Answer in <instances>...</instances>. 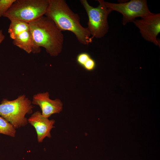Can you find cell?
Segmentation results:
<instances>
[{
  "label": "cell",
  "mask_w": 160,
  "mask_h": 160,
  "mask_svg": "<svg viewBox=\"0 0 160 160\" xmlns=\"http://www.w3.org/2000/svg\"><path fill=\"white\" fill-rule=\"evenodd\" d=\"M28 23L33 40V53L40 52L41 47L51 56H57L61 52L64 35L52 20L44 15Z\"/></svg>",
  "instance_id": "1"
},
{
  "label": "cell",
  "mask_w": 160,
  "mask_h": 160,
  "mask_svg": "<svg viewBox=\"0 0 160 160\" xmlns=\"http://www.w3.org/2000/svg\"><path fill=\"white\" fill-rule=\"evenodd\" d=\"M45 15L52 20L62 31L73 33L80 43L87 45L92 41L87 28L81 24L80 17L74 12L64 0H49V5Z\"/></svg>",
  "instance_id": "2"
},
{
  "label": "cell",
  "mask_w": 160,
  "mask_h": 160,
  "mask_svg": "<svg viewBox=\"0 0 160 160\" xmlns=\"http://www.w3.org/2000/svg\"><path fill=\"white\" fill-rule=\"evenodd\" d=\"M33 107L31 100L24 95L13 100L4 99L0 103V116L16 129L19 128L28 124L25 116L32 113Z\"/></svg>",
  "instance_id": "3"
},
{
  "label": "cell",
  "mask_w": 160,
  "mask_h": 160,
  "mask_svg": "<svg viewBox=\"0 0 160 160\" xmlns=\"http://www.w3.org/2000/svg\"><path fill=\"white\" fill-rule=\"evenodd\" d=\"M49 0H16L3 16L28 23L44 15Z\"/></svg>",
  "instance_id": "4"
},
{
  "label": "cell",
  "mask_w": 160,
  "mask_h": 160,
  "mask_svg": "<svg viewBox=\"0 0 160 160\" xmlns=\"http://www.w3.org/2000/svg\"><path fill=\"white\" fill-rule=\"evenodd\" d=\"M97 1L99 5L94 7L87 0L80 1L88 15L87 28L93 39L102 38L108 33L109 29L108 17L112 11L106 6L104 0Z\"/></svg>",
  "instance_id": "5"
},
{
  "label": "cell",
  "mask_w": 160,
  "mask_h": 160,
  "mask_svg": "<svg viewBox=\"0 0 160 160\" xmlns=\"http://www.w3.org/2000/svg\"><path fill=\"white\" fill-rule=\"evenodd\" d=\"M106 6L112 11H115L123 15L122 24L132 22L137 17H141L152 15L149 10L146 0H131L129 1L115 3L105 1Z\"/></svg>",
  "instance_id": "6"
},
{
  "label": "cell",
  "mask_w": 160,
  "mask_h": 160,
  "mask_svg": "<svg viewBox=\"0 0 160 160\" xmlns=\"http://www.w3.org/2000/svg\"><path fill=\"white\" fill-rule=\"evenodd\" d=\"M132 22L138 28L145 40L160 47V42L157 39L160 32V13H153L140 19H135Z\"/></svg>",
  "instance_id": "7"
},
{
  "label": "cell",
  "mask_w": 160,
  "mask_h": 160,
  "mask_svg": "<svg viewBox=\"0 0 160 160\" xmlns=\"http://www.w3.org/2000/svg\"><path fill=\"white\" fill-rule=\"evenodd\" d=\"M31 102L33 105L39 106L42 115L48 118L53 114L60 113L63 109V104L61 101L58 99H51L48 92L34 95Z\"/></svg>",
  "instance_id": "8"
},
{
  "label": "cell",
  "mask_w": 160,
  "mask_h": 160,
  "mask_svg": "<svg viewBox=\"0 0 160 160\" xmlns=\"http://www.w3.org/2000/svg\"><path fill=\"white\" fill-rule=\"evenodd\" d=\"M28 120V123L35 129L39 143H42L46 137H51L50 132L55 127L54 120H50L43 116L40 112L37 111L33 113Z\"/></svg>",
  "instance_id": "9"
},
{
  "label": "cell",
  "mask_w": 160,
  "mask_h": 160,
  "mask_svg": "<svg viewBox=\"0 0 160 160\" xmlns=\"http://www.w3.org/2000/svg\"><path fill=\"white\" fill-rule=\"evenodd\" d=\"M13 44L23 49L28 54L32 52L33 42L30 29L17 35L13 40Z\"/></svg>",
  "instance_id": "10"
},
{
  "label": "cell",
  "mask_w": 160,
  "mask_h": 160,
  "mask_svg": "<svg viewBox=\"0 0 160 160\" xmlns=\"http://www.w3.org/2000/svg\"><path fill=\"white\" fill-rule=\"evenodd\" d=\"M30 29L29 23L18 20H10V23L8 29L10 37L13 40L22 32Z\"/></svg>",
  "instance_id": "11"
},
{
  "label": "cell",
  "mask_w": 160,
  "mask_h": 160,
  "mask_svg": "<svg viewBox=\"0 0 160 160\" xmlns=\"http://www.w3.org/2000/svg\"><path fill=\"white\" fill-rule=\"evenodd\" d=\"M16 129L10 123L0 116V134L15 137L16 133Z\"/></svg>",
  "instance_id": "12"
},
{
  "label": "cell",
  "mask_w": 160,
  "mask_h": 160,
  "mask_svg": "<svg viewBox=\"0 0 160 160\" xmlns=\"http://www.w3.org/2000/svg\"><path fill=\"white\" fill-rule=\"evenodd\" d=\"M16 0H0V17L3 16L4 15L9 9Z\"/></svg>",
  "instance_id": "13"
},
{
  "label": "cell",
  "mask_w": 160,
  "mask_h": 160,
  "mask_svg": "<svg viewBox=\"0 0 160 160\" xmlns=\"http://www.w3.org/2000/svg\"><path fill=\"white\" fill-rule=\"evenodd\" d=\"M91 57L88 53L82 52L79 54L77 56L76 61L79 64L83 67L86 62Z\"/></svg>",
  "instance_id": "14"
},
{
  "label": "cell",
  "mask_w": 160,
  "mask_h": 160,
  "mask_svg": "<svg viewBox=\"0 0 160 160\" xmlns=\"http://www.w3.org/2000/svg\"><path fill=\"white\" fill-rule=\"evenodd\" d=\"M96 63L95 60L91 57L84 64L82 67L87 71L93 70L95 68Z\"/></svg>",
  "instance_id": "15"
},
{
  "label": "cell",
  "mask_w": 160,
  "mask_h": 160,
  "mask_svg": "<svg viewBox=\"0 0 160 160\" xmlns=\"http://www.w3.org/2000/svg\"><path fill=\"white\" fill-rule=\"evenodd\" d=\"M2 41V39L0 38V44Z\"/></svg>",
  "instance_id": "16"
}]
</instances>
